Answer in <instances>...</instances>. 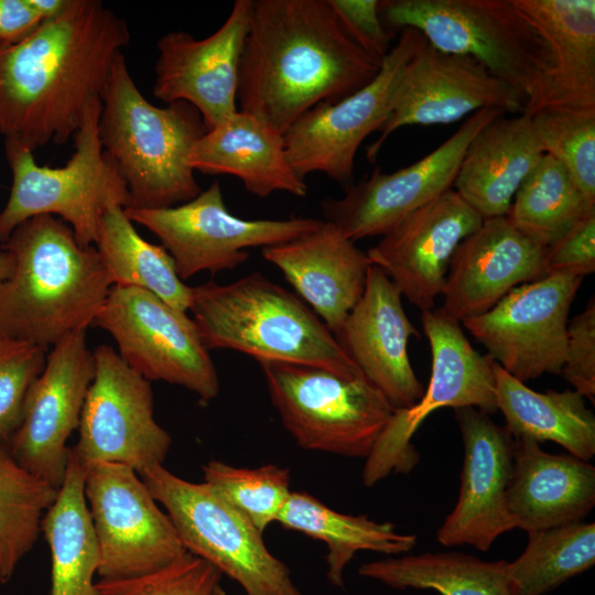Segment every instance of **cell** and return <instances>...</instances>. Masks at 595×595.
Returning a JSON list of instances; mask_svg holds the SVG:
<instances>
[{"instance_id":"obj_33","label":"cell","mask_w":595,"mask_h":595,"mask_svg":"<svg viewBox=\"0 0 595 595\" xmlns=\"http://www.w3.org/2000/svg\"><path fill=\"white\" fill-rule=\"evenodd\" d=\"M358 573L398 589H432L441 595H516L507 561H484L454 551L391 556L364 563Z\"/></svg>"},{"instance_id":"obj_23","label":"cell","mask_w":595,"mask_h":595,"mask_svg":"<svg viewBox=\"0 0 595 595\" xmlns=\"http://www.w3.org/2000/svg\"><path fill=\"white\" fill-rule=\"evenodd\" d=\"M401 294L378 267L367 272L364 293L334 335L361 374L396 409H408L422 397L408 353L419 336L402 305Z\"/></svg>"},{"instance_id":"obj_34","label":"cell","mask_w":595,"mask_h":595,"mask_svg":"<svg viewBox=\"0 0 595 595\" xmlns=\"http://www.w3.org/2000/svg\"><path fill=\"white\" fill-rule=\"evenodd\" d=\"M95 247L112 286L141 288L182 312L190 311L192 286L181 280L162 245L138 234L125 207L113 205L106 210Z\"/></svg>"},{"instance_id":"obj_42","label":"cell","mask_w":595,"mask_h":595,"mask_svg":"<svg viewBox=\"0 0 595 595\" xmlns=\"http://www.w3.org/2000/svg\"><path fill=\"white\" fill-rule=\"evenodd\" d=\"M560 375L595 402V299L567 324L566 349Z\"/></svg>"},{"instance_id":"obj_31","label":"cell","mask_w":595,"mask_h":595,"mask_svg":"<svg viewBox=\"0 0 595 595\" xmlns=\"http://www.w3.org/2000/svg\"><path fill=\"white\" fill-rule=\"evenodd\" d=\"M84 484L85 469L71 448L64 482L41 522L51 550V595H97L99 550Z\"/></svg>"},{"instance_id":"obj_15","label":"cell","mask_w":595,"mask_h":595,"mask_svg":"<svg viewBox=\"0 0 595 595\" xmlns=\"http://www.w3.org/2000/svg\"><path fill=\"white\" fill-rule=\"evenodd\" d=\"M95 375L71 447L79 465H127L140 474L163 464L171 435L154 419L150 381L128 366L108 345L94 350Z\"/></svg>"},{"instance_id":"obj_19","label":"cell","mask_w":595,"mask_h":595,"mask_svg":"<svg viewBox=\"0 0 595 595\" xmlns=\"http://www.w3.org/2000/svg\"><path fill=\"white\" fill-rule=\"evenodd\" d=\"M94 375L95 356L86 329L61 339L31 386L21 423L8 442L21 466L57 489L67 469L71 447L66 443L78 429Z\"/></svg>"},{"instance_id":"obj_27","label":"cell","mask_w":595,"mask_h":595,"mask_svg":"<svg viewBox=\"0 0 595 595\" xmlns=\"http://www.w3.org/2000/svg\"><path fill=\"white\" fill-rule=\"evenodd\" d=\"M545 41L551 66L524 112L542 108L595 110V1L512 0Z\"/></svg>"},{"instance_id":"obj_46","label":"cell","mask_w":595,"mask_h":595,"mask_svg":"<svg viewBox=\"0 0 595 595\" xmlns=\"http://www.w3.org/2000/svg\"><path fill=\"white\" fill-rule=\"evenodd\" d=\"M43 21L61 15L68 7L71 0H29Z\"/></svg>"},{"instance_id":"obj_48","label":"cell","mask_w":595,"mask_h":595,"mask_svg":"<svg viewBox=\"0 0 595 595\" xmlns=\"http://www.w3.org/2000/svg\"><path fill=\"white\" fill-rule=\"evenodd\" d=\"M214 595H227L223 587L219 585L214 592Z\"/></svg>"},{"instance_id":"obj_47","label":"cell","mask_w":595,"mask_h":595,"mask_svg":"<svg viewBox=\"0 0 595 595\" xmlns=\"http://www.w3.org/2000/svg\"><path fill=\"white\" fill-rule=\"evenodd\" d=\"M14 270V258L11 252L0 248V284L10 278Z\"/></svg>"},{"instance_id":"obj_20","label":"cell","mask_w":595,"mask_h":595,"mask_svg":"<svg viewBox=\"0 0 595 595\" xmlns=\"http://www.w3.org/2000/svg\"><path fill=\"white\" fill-rule=\"evenodd\" d=\"M251 8L252 0H236L223 25L203 40L184 31L164 34L158 41L154 96L167 105H192L207 129L236 112Z\"/></svg>"},{"instance_id":"obj_24","label":"cell","mask_w":595,"mask_h":595,"mask_svg":"<svg viewBox=\"0 0 595 595\" xmlns=\"http://www.w3.org/2000/svg\"><path fill=\"white\" fill-rule=\"evenodd\" d=\"M544 251L507 216L484 219L452 257L440 309L459 323L487 312L512 289L544 277Z\"/></svg>"},{"instance_id":"obj_5","label":"cell","mask_w":595,"mask_h":595,"mask_svg":"<svg viewBox=\"0 0 595 595\" xmlns=\"http://www.w3.org/2000/svg\"><path fill=\"white\" fill-rule=\"evenodd\" d=\"M190 311L208 350L231 349L258 361L364 376L310 306L259 272L228 284L193 286Z\"/></svg>"},{"instance_id":"obj_36","label":"cell","mask_w":595,"mask_h":595,"mask_svg":"<svg viewBox=\"0 0 595 595\" xmlns=\"http://www.w3.org/2000/svg\"><path fill=\"white\" fill-rule=\"evenodd\" d=\"M58 489L35 476L0 440V582L7 583L34 547Z\"/></svg>"},{"instance_id":"obj_43","label":"cell","mask_w":595,"mask_h":595,"mask_svg":"<svg viewBox=\"0 0 595 595\" xmlns=\"http://www.w3.org/2000/svg\"><path fill=\"white\" fill-rule=\"evenodd\" d=\"M348 37L374 61L381 64L390 52L393 33L379 14L378 0H327Z\"/></svg>"},{"instance_id":"obj_11","label":"cell","mask_w":595,"mask_h":595,"mask_svg":"<svg viewBox=\"0 0 595 595\" xmlns=\"http://www.w3.org/2000/svg\"><path fill=\"white\" fill-rule=\"evenodd\" d=\"M94 325L115 339L119 356L147 380H162L209 401L219 379L198 328L186 314L137 286H111Z\"/></svg>"},{"instance_id":"obj_9","label":"cell","mask_w":595,"mask_h":595,"mask_svg":"<svg viewBox=\"0 0 595 595\" xmlns=\"http://www.w3.org/2000/svg\"><path fill=\"white\" fill-rule=\"evenodd\" d=\"M140 475L187 552L238 582L246 595H301L288 566L267 549L262 532L206 483L187 482L163 464Z\"/></svg>"},{"instance_id":"obj_2","label":"cell","mask_w":595,"mask_h":595,"mask_svg":"<svg viewBox=\"0 0 595 595\" xmlns=\"http://www.w3.org/2000/svg\"><path fill=\"white\" fill-rule=\"evenodd\" d=\"M380 65L348 37L327 0H252L239 110L284 134L316 105L369 84Z\"/></svg>"},{"instance_id":"obj_22","label":"cell","mask_w":595,"mask_h":595,"mask_svg":"<svg viewBox=\"0 0 595 595\" xmlns=\"http://www.w3.org/2000/svg\"><path fill=\"white\" fill-rule=\"evenodd\" d=\"M454 412L464 443L461 490L436 539L445 547L468 544L487 551L498 537L516 529L507 505L515 441L505 426L476 408Z\"/></svg>"},{"instance_id":"obj_21","label":"cell","mask_w":595,"mask_h":595,"mask_svg":"<svg viewBox=\"0 0 595 595\" xmlns=\"http://www.w3.org/2000/svg\"><path fill=\"white\" fill-rule=\"evenodd\" d=\"M483 220L451 188L410 214L366 253L410 303L433 310L456 248Z\"/></svg>"},{"instance_id":"obj_32","label":"cell","mask_w":595,"mask_h":595,"mask_svg":"<svg viewBox=\"0 0 595 595\" xmlns=\"http://www.w3.org/2000/svg\"><path fill=\"white\" fill-rule=\"evenodd\" d=\"M277 522L326 543L327 578L338 587L344 585V570L356 552L368 550L389 555L403 554L411 551L418 541L415 534L398 532L391 522L337 512L302 491H291Z\"/></svg>"},{"instance_id":"obj_4","label":"cell","mask_w":595,"mask_h":595,"mask_svg":"<svg viewBox=\"0 0 595 595\" xmlns=\"http://www.w3.org/2000/svg\"><path fill=\"white\" fill-rule=\"evenodd\" d=\"M207 130L185 101L158 107L147 100L123 53L117 56L101 97L98 136L127 185L129 208H169L195 198L202 188L188 158Z\"/></svg>"},{"instance_id":"obj_28","label":"cell","mask_w":595,"mask_h":595,"mask_svg":"<svg viewBox=\"0 0 595 595\" xmlns=\"http://www.w3.org/2000/svg\"><path fill=\"white\" fill-rule=\"evenodd\" d=\"M543 154L528 112L499 116L470 140L453 190L483 219L507 216L518 188Z\"/></svg>"},{"instance_id":"obj_14","label":"cell","mask_w":595,"mask_h":595,"mask_svg":"<svg viewBox=\"0 0 595 595\" xmlns=\"http://www.w3.org/2000/svg\"><path fill=\"white\" fill-rule=\"evenodd\" d=\"M424 41L419 31L402 29L369 84L339 101L316 105L289 127L285 152L301 178L321 172L344 190L354 184L357 150L386 123L401 74Z\"/></svg>"},{"instance_id":"obj_45","label":"cell","mask_w":595,"mask_h":595,"mask_svg":"<svg viewBox=\"0 0 595 595\" xmlns=\"http://www.w3.org/2000/svg\"><path fill=\"white\" fill-rule=\"evenodd\" d=\"M43 22L29 0H0V51L20 44Z\"/></svg>"},{"instance_id":"obj_17","label":"cell","mask_w":595,"mask_h":595,"mask_svg":"<svg viewBox=\"0 0 595 595\" xmlns=\"http://www.w3.org/2000/svg\"><path fill=\"white\" fill-rule=\"evenodd\" d=\"M500 109L473 113L435 150L411 165L392 173L379 167L345 190L340 198H325V220L355 241L383 236L410 214L453 188L463 155L470 140Z\"/></svg>"},{"instance_id":"obj_7","label":"cell","mask_w":595,"mask_h":595,"mask_svg":"<svg viewBox=\"0 0 595 595\" xmlns=\"http://www.w3.org/2000/svg\"><path fill=\"white\" fill-rule=\"evenodd\" d=\"M100 110L101 99L89 106L73 136L75 150L61 167L39 165L31 149L4 139L12 184L0 212V245L21 223L52 215L72 228L80 246H96L106 210L113 205L129 206L127 185L99 140Z\"/></svg>"},{"instance_id":"obj_37","label":"cell","mask_w":595,"mask_h":595,"mask_svg":"<svg viewBox=\"0 0 595 595\" xmlns=\"http://www.w3.org/2000/svg\"><path fill=\"white\" fill-rule=\"evenodd\" d=\"M523 552L508 562L516 595H543L595 563V523L574 522L528 533Z\"/></svg>"},{"instance_id":"obj_40","label":"cell","mask_w":595,"mask_h":595,"mask_svg":"<svg viewBox=\"0 0 595 595\" xmlns=\"http://www.w3.org/2000/svg\"><path fill=\"white\" fill-rule=\"evenodd\" d=\"M221 573L205 560L185 552L166 566L141 576L95 583L97 595H214Z\"/></svg>"},{"instance_id":"obj_29","label":"cell","mask_w":595,"mask_h":595,"mask_svg":"<svg viewBox=\"0 0 595 595\" xmlns=\"http://www.w3.org/2000/svg\"><path fill=\"white\" fill-rule=\"evenodd\" d=\"M188 162L194 171L236 176L261 198L274 192L307 195L305 181L289 163L283 133L245 111L208 129L193 145Z\"/></svg>"},{"instance_id":"obj_18","label":"cell","mask_w":595,"mask_h":595,"mask_svg":"<svg viewBox=\"0 0 595 595\" xmlns=\"http://www.w3.org/2000/svg\"><path fill=\"white\" fill-rule=\"evenodd\" d=\"M483 109L522 113L526 101L477 60L440 51L425 40L401 74L390 116L367 159L374 162L388 137L402 127L447 125Z\"/></svg>"},{"instance_id":"obj_12","label":"cell","mask_w":595,"mask_h":595,"mask_svg":"<svg viewBox=\"0 0 595 595\" xmlns=\"http://www.w3.org/2000/svg\"><path fill=\"white\" fill-rule=\"evenodd\" d=\"M128 218L153 232L172 257L181 280L209 271L231 270L249 258L248 248L271 247L317 229L323 220L245 219L226 207L220 183L195 198L161 209L125 208Z\"/></svg>"},{"instance_id":"obj_13","label":"cell","mask_w":595,"mask_h":595,"mask_svg":"<svg viewBox=\"0 0 595 595\" xmlns=\"http://www.w3.org/2000/svg\"><path fill=\"white\" fill-rule=\"evenodd\" d=\"M137 474L116 463L85 469L84 491L98 543L100 578L149 574L187 552L171 518Z\"/></svg>"},{"instance_id":"obj_10","label":"cell","mask_w":595,"mask_h":595,"mask_svg":"<svg viewBox=\"0 0 595 595\" xmlns=\"http://www.w3.org/2000/svg\"><path fill=\"white\" fill-rule=\"evenodd\" d=\"M421 323L431 349L430 380L414 405L394 411L366 457L363 480L368 487L391 472L407 474L415 467L420 456L412 436L435 410L472 407L489 415L498 411L494 360L476 351L461 323L441 309L422 311Z\"/></svg>"},{"instance_id":"obj_3","label":"cell","mask_w":595,"mask_h":595,"mask_svg":"<svg viewBox=\"0 0 595 595\" xmlns=\"http://www.w3.org/2000/svg\"><path fill=\"white\" fill-rule=\"evenodd\" d=\"M0 248L14 258L0 284V334L47 349L94 324L112 285L96 247L80 246L65 221L31 217Z\"/></svg>"},{"instance_id":"obj_39","label":"cell","mask_w":595,"mask_h":595,"mask_svg":"<svg viewBox=\"0 0 595 595\" xmlns=\"http://www.w3.org/2000/svg\"><path fill=\"white\" fill-rule=\"evenodd\" d=\"M529 115L544 153L595 203V110L542 108Z\"/></svg>"},{"instance_id":"obj_44","label":"cell","mask_w":595,"mask_h":595,"mask_svg":"<svg viewBox=\"0 0 595 595\" xmlns=\"http://www.w3.org/2000/svg\"><path fill=\"white\" fill-rule=\"evenodd\" d=\"M595 271V210L545 248L543 273L583 278Z\"/></svg>"},{"instance_id":"obj_25","label":"cell","mask_w":595,"mask_h":595,"mask_svg":"<svg viewBox=\"0 0 595 595\" xmlns=\"http://www.w3.org/2000/svg\"><path fill=\"white\" fill-rule=\"evenodd\" d=\"M261 253L334 335L360 300L372 266L366 252L326 220L300 238L262 248Z\"/></svg>"},{"instance_id":"obj_8","label":"cell","mask_w":595,"mask_h":595,"mask_svg":"<svg viewBox=\"0 0 595 595\" xmlns=\"http://www.w3.org/2000/svg\"><path fill=\"white\" fill-rule=\"evenodd\" d=\"M283 426L304 450L366 458L396 409L365 377L259 361Z\"/></svg>"},{"instance_id":"obj_1","label":"cell","mask_w":595,"mask_h":595,"mask_svg":"<svg viewBox=\"0 0 595 595\" xmlns=\"http://www.w3.org/2000/svg\"><path fill=\"white\" fill-rule=\"evenodd\" d=\"M130 37L125 19L101 1L71 0L61 15L0 51V134L32 151L73 138Z\"/></svg>"},{"instance_id":"obj_16","label":"cell","mask_w":595,"mask_h":595,"mask_svg":"<svg viewBox=\"0 0 595 595\" xmlns=\"http://www.w3.org/2000/svg\"><path fill=\"white\" fill-rule=\"evenodd\" d=\"M582 282L569 274L544 275L512 289L490 310L462 324L521 382L560 375L569 314Z\"/></svg>"},{"instance_id":"obj_6","label":"cell","mask_w":595,"mask_h":595,"mask_svg":"<svg viewBox=\"0 0 595 595\" xmlns=\"http://www.w3.org/2000/svg\"><path fill=\"white\" fill-rule=\"evenodd\" d=\"M379 14L390 31L414 29L435 48L480 62L520 94L524 111L539 97L550 51L512 0H386Z\"/></svg>"},{"instance_id":"obj_38","label":"cell","mask_w":595,"mask_h":595,"mask_svg":"<svg viewBox=\"0 0 595 595\" xmlns=\"http://www.w3.org/2000/svg\"><path fill=\"white\" fill-rule=\"evenodd\" d=\"M202 469L204 483L262 533L291 494L290 470L278 465L246 468L210 461Z\"/></svg>"},{"instance_id":"obj_30","label":"cell","mask_w":595,"mask_h":595,"mask_svg":"<svg viewBox=\"0 0 595 595\" xmlns=\"http://www.w3.org/2000/svg\"><path fill=\"white\" fill-rule=\"evenodd\" d=\"M497 410L512 437L551 441L589 462L595 455V415L575 390L539 392L494 361Z\"/></svg>"},{"instance_id":"obj_41","label":"cell","mask_w":595,"mask_h":595,"mask_svg":"<svg viewBox=\"0 0 595 595\" xmlns=\"http://www.w3.org/2000/svg\"><path fill=\"white\" fill-rule=\"evenodd\" d=\"M46 350L0 334V440L9 442L18 430L28 392L45 366Z\"/></svg>"},{"instance_id":"obj_26","label":"cell","mask_w":595,"mask_h":595,"mask_svg":"<svg viewBox=\"0 0 595 595\" xmlns=\"http://www.w3.org/2000/svg\"><path fill=\"white\" fill-rule=\"evenodd\" d=\"M513 441L507 505L515 528L529 533L582 521L595 505L594 465L530 439Z\"/></svg>"},{"instance_id":"obj_35","label":"cell","mask_w":595,"mask_h":595,"mask_svg":"<svg viewBox=\"0 0 595 595\" xmlns=\"http://www.w3.org/2000/svg\"><path fill=\"white\" fill-rule=\"evenodd\" d=\"M595 210L567 170L544 153L518 188L507 214L521 234L548 248Z\"/></svg>"}]
</instances>
